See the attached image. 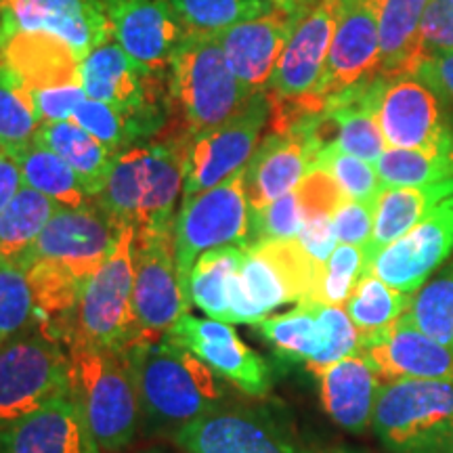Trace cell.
Masks as SVG:
<instances>
[{
  "label": "cell",
  "mask_w": 453,
  "mask_h": 453,
  "mask_svg": "<svg viewBox=\"0 0 453 453\" xmlns=\"http://www.w3.org/2000/svg\"><path fill=\"white\" fill-rule=\"evenodd\" d=\"M376 118L388 150H422L453 139L437 95L407 73H378Z\"/></svg>",
  "instance_id": "cell-16"
},
{
  "label": "cell",
  "mask_w": 453,
  "mask_h": 453,
  "mask_svg": "<svg viewBox=\"0 0 453 453\" xmlns=\"http://www.w3.org/2000/svg\"><path fill=\"white\" fill-rule=\"evenodd\" d=\"M0 453H101V447L70 388L0 428Z\"/></svg>",
  "instance_id": "cell-24"
},
{
  "label": "cell",
  "mask_w": 453,
  "mask_h": 453,
  "mask_svg": "<svg viewBox=\"0 0 453 453\" xmlns=\"http://www.w3.org/2000/svg\"><path fill=\"white\" fill-rule=\"evenodd\" d=\"M324 269L296 237L250 243L229 281V324L257 326L283 304L315 303Z\"/></svg>",
  "instance_id": "cell-5"
},
{
  "label": "cell",
  "mask_w": 453,
  "mask_h": 453,
  "mask_svg": "<svg viewBox=\"0 0 453 453\" xmlns=\"http://www.w3.org/2000/svg\"><path fill=\"white\" fill-rule=\"evenodd\" d=\"M453 254V196L441 202L405 235L382 248L370 271L395 290L413 294Z\"/></svg>",
  "instance_id": "cell-19"
},
{
  "label": "cell",
  "mask_w": 453,
  "mask_h": 453,
  "mask_svg": "<svg viewBox=\"0 0 453 453\" xmlns=\"http://www.w3.org/2000/svg\"><path fill=\"white\" fill-rule=\"evenodd\" d=\"M120 231L95 200L82 208H59L17 265L21 269L47 265L87 283L110 257Z\"/></svg>",
  "instance_id": "cell-11"
},
{
  "label": "cell",
  "mask_w": 453,
  "mask_h": 453,
  "mask_svg": "<svg viewBox=\"0 0 453 453\" xmlns=\"http://www.w3.org/2000/svg\"><path fill=\"white\" fill-rule=\"evenodd\" d=\"M67 357L72 393L82 405L101 451L124 449L137 437L143 420L127 355L72 332Z\"/></svg>",
  "instance_id": "cell-4"
},
{
  "label": "cell",
  "mask_w": 453,
  "mask_h": 453,
  "mask_svg": "<svg viewBox=\"0 0 453 453\" xmlns=\"http://www.w3.org/2000/svg\"><path fill=\"white\" fill-rule=\"evenodd\" d=\"M36 128L38 118L30 90L21 87L0 59V147L17 157L27 145H32Z\"/></svg>",
  "instance_id": "cell-39"
},
{
  "label": "cell",
  "mask_w": 453,
  "mask_h": 453,
  "mask_svg": "<svg viewBox=\"0 0 453 453\" xmlns=\"http://www.w3.org/2000/svg\"><path fill=\"white\" fill-rule=\"evenodd\" d=\"M124 355L139 395L141 416L150 426L177 433L223 405L217 373L168 338L139 340Z\"/></svg>",
  "instance_id": "cell-1"
},
{
  "label": "cell",
  "mask_w": 453,
  "mask_h": 453,
  "mask_svg": "<svg viewBox=\"0 0 453 453\" xmlns=\"http://www.w3.org/2000/svg\"><path fill=\"white\" fill-rule=\"evenodd\" d=\"M30 97L34 110H36L38 127H41V124L59 122L72 118L76 107L87 99V93H84L81 82H72L64 84V87L32 90Z\"/></svg>",
  "instance_id": "cell-47"
},
{
  "label": "cell",
  "mask_w": 453,
  "mask_h": 453,
  "mask_svg": "<svg viewBox=\"0 0 453 453\" xmlns=\"http://www.w3.org/2000/svg\"><path fill=\"white\" fill-rule=\"evenodd\" d=\"M365 273L367 267L364 248L350 246V243H338L336 250L332 252V257L326 263L315 303L342 307L350 294H353L357 281Z\"/></svg>",
  "instance_id": "cell-42"
},
{
  "label": "cell",
  "mask_w": 453,
  "mask_h": 453,
  "mask_svg": "<svg viewBox=\"0 0 453 453\" xmlns=\"http://www.w3.org/2000/svg\"><path fill=\"white\" fill-rule=\"evenodd\" d=\"M430 0H373L380 36L382 76H411L420 61L418 30Z\"/></svg>",
  "instance_id": "cell-30"
},
{
  "label": "cell",
  "mask_w": 453,
  "mask_h": 453,
  "mask_svg": "<svg viewBox=\"0 0 453 453\" xmlns=\"http://www.w3.org/2000/svg\"><path fill=\"white\" fill-rule=\"evenodd\" d=\"M372 428L390 453H453V380L382 384Z\"/></svg>",
  "instance_id": "cell-6"
},
{
  "label": "cell",
  "mask_w": 453,
  "mask_h": 453,
  "mask_svg": "<svg viewBox=\"0 0 453 453\" xmlns=\"http://www.w3.org/2000/svg\"><path fill=\"white\" fill-rule=\"evenodd\" d=\"M410 303L411 294L395 290L380 277L365 273L357 281L353 294L344 303V311L359 330V336H370L405 315Z\"/></svg>",
  "instance_id": "cell-35"
},
{
  "label": "cell",
  "mask_w": 453,
  "mask_h": 453,
  "mask_svg": "<svg viewBox=\"0 0 453 453\" xmlns=\"http://www.w3.org/2000/svg\"><path fill=\"white\" fill-rule=\"evenodd\" d=\"M173 226L137 231L133 292L137 342L162 338L191 309L177 267Z\"/></svg>",
  "instance_id": "cell-12"
},
{
  "label": "cell",
  "mask_w": 453,
  "mask_h": 453,
  "mask_svg": "<svg viewBox=\"0 0 453 453\" xmlns=\"http://www.w3.org/2000/svg\"><path fill=\"white\" fill-rule=\"evenodd\" d=\"M271 118V104L257 93L234 120L197 134L187 143L183 197L212 189L246 168Z\"/></svg>",
  "instance_id": "cell-15"
},
{
  "label": "cell",
  "mask_w": 453,
  "mask_h": 453,
  "mask_svg": "<svg viewBox=\"0 0 453 453\" xmlns=\"http://www.w3.org/2000/svg\"><path fill=\"white\" fill-rule=\"evenodd\" d=\"M170 120L160 137L189 143L197 134L219 128L250 104V93L226 65L219 36L189 34L168 70Z\"/></svg>",
  "instance_id": "cell-2"
},
{
  "label": "cell",
  "mask_w": 453,
  "mask_h": 453,
  "mask_svg": "<svg viewBox=\"0 0 453 453\" xmlns=\"http://www.w3.org/2000/svg\"><path fill=\"white\" fill-rule=\"evenodd\" d=\"M315 378L319 380L324 410L338 426L350 433H364L372 426L373 407L384 382L364 355L344 357L317 372Z\"/></svg>",
  "instance_id": "cell-26"
},
{
  "label": "cell",
  "mask_w": 453,
  "mask_h": 453,
  "mask_svg": "<svg viewBox=\"0 0 453 453\" xmlns=\"http://www.w3.org/2000/svg\"><path fill=\"white\" fill-rule=\"evenodd\" d=\"M70 120L99 139L116 156H120L128 147L156 139L154 130L137 116L95 99H84Z\"/></svg>",
  "instance_id": "cell-36"
},
{
  "label": "cell",
  "mask_w": 453,
  "mask_h": 453,
  "mask_svg": "<svg viewBox=\"0 0 453 453\" xmlns=\"http://www.w3.org/2000/svg\"><path fill=\"white\" fill-rule=\"evenodd\" d=\"M380 72V36L373 0H344L336 34L327 53L324 73L313 95L290 110H271V124L294 127L304 118L324 111L326 104L344 90L372 81Z\"/></svg>",
  "instance_id": "cell-7"
},
{
  "label": "cell",
  "mask_w": 453,
  "mask_h": 453,
  "mask_svg": "<svg viewBox=\"0 0 453 453\" xmlns=\"http://www.w3.org/2000/svg\"><path fill=\"white\" fill-rule=\"evenodd\" d=\"M250 203L243 194V170L212 189L183 197L174 217V254L183 281L202 254L250 243Z\"/></svg>",
  "instance_id": "cell-10"
},
{
  "label": "cell",
  "mask_w": 453,
  "mask_h": 453,
  "mask_svg": "<svg viewBox=\"0 0 453 453\" xmlns=\"http://www.w3.org/2000/svg\"><path fill=\"white\" fill-rule=\"evenodd\" d=\"M437 95L443 113L453 130V50L422 57L411 73Z\"/></svg>",
  "instance_id": "cell-46"
},
{
  "label": "cell",
  "mask_w": 453,
  "mask_h": 453,
  "mask_svg": "<svg viewBox=\"0 0 453 453\" xmlns=\"http://www.w3.org/2000/svg\"><path fill=\"white\" fill-rule=\"evenodd\" d=\"M145 453H160V451H145Z\"/></svg>",
  "instance_id": "cell-52"
},
{
  "label": "cell",
  "mask_w": 453,
  "mask_h": 453,
  "mask_svg": "<svg viewBox=\"0 0 453 453\" xmlns=\"http://www.w3.org/2000/svg\"><path fill=\"white\" fill-rule=\"evenodd\" d=\"M36 324V300L26 269L13 260H0V344Z\"/></svg>",
  "instance_id": "cell-40"
},
{
  "label": "cell",
  "mask_w": 453,
  "mask_h": 453,
  "mask_svg": "<svg viewBox=\"0 0 453 453\" xmlns=\"http://www.w3.org/2000/svg\"><path fill=\"white\" fill-rule=\"evenodd\" d=\"M250 212V243L294 240L303 229V225L307 223V214H304L303 202H300L296 189L281 196L280 200L271 202L269 206Z\"/></svg>",
  "instance_id": "cell-43"
},
{
  "label": "cell",
  "mask_w": 453,
  "mask_h": 453,
  "mask_svg": "<svg viewBox=\"0 0 453 453\" xmlns=\"http://www.w3.org/2000/svg\"><path fill=\"white\" fill-rule=\"evenodd\" d=\"M13 32H47L84 59L111 41L104 0H0V42Z\"/></svg>",
  "instance_id": "cell-17"
},
{
  "label": "cell",
  "mask_w": 453,
  "mask_h": 453,
  "mask_svg": "<svg viewBox=\"0 0 453 453\" xmlns=\"http://www.w3.org/2000/svg\"><path fill=\"white\" fill-rule=\"evenodd\" d=\"M15 160L21 168L24 185L49 196L59 206L82 208L88 202H93V197H88L84 191L81 179L70 168V164L61 160L55 151L47 150V147L36 143L27 145Z\"/></svg>",
  "instance_id": "cell-34"
},
{
  "label": "cell",
  "mask_w": 453,
  "mask_h": 453,
  "mask_svg": "<svg viewBox=\"0 0 453 453\" xmlns=\"http://www.w3.org/2000/svg\"><path fill=\"white\" fill-rule=\"evenodd\" d=\"M170 4L185 30L197 36H219L275 7L271 0H170Z\"/></svg>",
  "instance_id": "cell-37"
},
{
  "label": "cell",
  "mask_w": 453,
  "mask_h": 453,
  "mask_svg": "<svg viewBox=\"0 0 453 453\" xmlns=\"http://www.w3.org/2000/svg\"><path fill=\"white\" fill-rule=\"evenodd\" d=\"M296 240L311 258H315L319 265H326L327 258L332 257V252L336 250L338 246V237L336 229H334L332 217L309 219L307 223L303 225V229H300Z\"/></svg>",
  "instance_id": "cell-48"
},
{
  "label": "cell",
  "mask_w": 453,
  "mask_h": 453,
  "mask_svg": "<svg viewBox=\"0 0 453 453\" xmlns=\"http://www.w3.org/2000/svg\"><path fill=\"white\" fill-rule=\"evenodd\" d=\"M344 0H311L296 15L290 41L280 57L267 95L271 110H290L307 101L319 84Z\"/></svg>",
  "instance_id": "cell-14"
},
{
  "label": "cell",
  "mask_w": 453,
  "mask_h": 453,
  "mask_svg": "<svg viewBox=\"0 0 453 453\" xmlns=\"http://www.w3.org/2000/svg\"><path fill=\"white\" fill-rule=\"evenodd\" d=\"M407 315L426 336L453 347V258L411 294Z\"/></svg>",
  "instance_id": "cell-38"
},
{
  "label": "cell",
  "mask_w": 453,
  "mask_h": 453,
  "mask_svg": "<svg viewBox=\"0 0 453 453\" xmlns=\"http://www.w3.org/2000/svg\"><path fill=\"white\" fill-rule=\"evenodd\" d=\"M21 187H24V177H21L19 164L0 147V212L7 208V203L13 200Z\"/></svg>",
  "instance_id": "cell-49"
},
{
  "label": "cell",
  "mask_w": 453,
  "mask_h": 453,
  "mask_svg": "<svg viewBox=\"0 0 453 453\" xmlns=\"http://www.w3.org/2000/svg\"><path fill=\"white\" fill-rule=\"evenodd\" d=\"M55 200L24 185L0 212V260L17 263L59 211Z\"/></svg>",
  "instance_id": "cell-32"
},
{
  "label": "cell",
  "mask_w": 453,
  "mask_h": 453,
  "mask_svg": "<svg viewBox=\"0 0 453 453\" xmlns=\"http://www.w3.org/2000/svg\"><path fill=\"white\" fill-rule=\"evenodd\" d=\"M373 168L384 189L453 179V139L422 150H387L378 157Z\"/></svg>",
  "instance_id": "cell-33"
},
{
  "label": "cell",
  "mask_w": 453,
  "mask_h": 453,
  "mask_svg": "<svg viewBox=\"0 0 453 453\" xmlns=\"http://www.w3.org/2000/svg\"><path fill=\"white\" fill-rule=\"evenodd\" d=\"M418 50L420 59L453 50V0H430L418 30Z\"/></svg>",
  "instance_id": "cell-44"
},
{
  "label": "cell",
  "mask_w": 453,
  "mask_h": 453,
  "mask_svg": "<svg viewBox=\"0 0 453 453\" xmlns=\"http://www.w3.org/2000/svg\"><path fill=\"white\" fill-rule=\"evenodd\" d=\"M357 353L376 367L380 380H453V347L426 336L401 315L382 330L359 338Z\"/></svg>",
  "instance_id": "cell-21"
},
{
  "label": "cell",
  "mask_w": 453,
  "mask_h": 453,
  "mask_svg": "<svg viewBox=\"0 0 453 453\" xmlns=\"http://www.w3.org/2000/svg\"><path fill=\"white\" fill-rule=\"evenodd\" d=\"M317 156L319 147L303 128L269 130L243 168V194L250 211H260L296 189L315 170Z\"/></svg>",
  "instance_id": "cell-23"
},
{
  "label": "cell",
  "mask_w": 453,
  "mask_h": 453,
  "mask_svg": "<svg viewBox=\"0 0 453 453\" xmlns=\"http://www.w3.org/2000/svg\"><path fill=\"white\" fill-rule=\"evenodd\" d=\"M170 342L179 344L203 361L219 378L250 396H263L271 388L267 361L237 336L235 327L225 321L185 313L164 334Z\"/></svg>",
  "instance_id": "cell-18"
},
{
  "label": "cell",
  "mask_w": 453,
  "mask_h": 453,
  "mask_svg": "<svg viewBox=\"0 0 453 453\" xmlns=\"http://www.w3.org/2000/svg\"><path fill=\"white\" fill-rule=\"evenodd\" d=\"M70 388V357L53 334L38 327L0 344V428Z\"/></svg>",
  "instance_id": "cell-9"
},
{
  "label": "cell",
  "mask_w": 453,
  "mask_h": 453,
  "mask_svg": "<svg viewBox=\"0 0 453 453\" xmlns=\"http://www.w3.org/2000/svg\"><path fill=\"white\" fill-rule=\"evenodd\" d=\"M32 143L47 147L70 164V168L81 179L84 191L93 200L105 187L113 160L118 157L99 139L70 120L41 124L34 133Z\"/></svg>",
  "instance_id": "cell-29"
},
{
  "label": "cell",
  "mask_w": 453,
  "mask_h": 453,
  "mask_svg": "<svg viewBox=\"0 0 453 453\" xmlns=\"http://www.w3.org/2000/svg\"><path fill=\"white\" fill-rule=\"evenodd\" d=\"M453 196V179L439 183L418 187H395L384 189L378 197L373 234L365 250V267L370 271L372 260L380 254L382 248L405 235L411 226H416L424 217H428L441 202Z\"/></svg>",
  "instance_id": "cell-28"
},
{
  "label": "cell",
  "mask_w": 453,
  "mask_h": 453,
  "mask_svg": "<svg viewBox=\"0 0 453 453\" xmlns=\"http://www.w3.org/2000/svg\"><path fill=\"white\" fill-rule=\"evenodd\" d=\"M0 59L26 90L81 82V57L47 32H13L0 42Z\"/></svg>",
  "instance_id": "cell-27"
},
{
  "label": "cell",
  "mask_w": 453,
  "mask_h": 453,
  "mask_svg": "<svg viewBox=\"0 0 453 453\" xmlns=\"http://www.w3.org/2000/svg\"><path fill=\"white\" fill-rule=\"evenodd\" d=\"M296 15L273 7L269 13L219 34L226 65L250 93L267 90L283 49L290 41Z\"/></svg>",
  "instance_id": "cell-25"
},
{
  "label": "cell",
  "mask_w": 453,
  "mask_h": 453,
  "mask_svg": "<svg viewBox=\"0 0 453 453\" xmlns=\"http://www.w3.org/2000/svg\"><path fill=\"white\" fill-rule=\"evenodd\" d=\"M378 200L359 202L344 200L338 211L332 214L334 229H336L338 243H350V246L365 248L372 240L373 220H376Z\"/></svg>",
  "instance_id": "cell-45"
},
{
  "label": "cell",
  "mask_w": 453,
  "mask_h": 453,
  "mask_svg": "<svg viewBox=\"0 0 453 453\" xmlns=\"http://www.w3.org/2000/svg\"><path fill=\"white\" fill-rule=\"evenodd\" d=\"M134 240L137 229L122 226L110 257L84 283L73 313V334L120 353L137 342V319L133 307Z\"/></svg>",
  "instance_id": "cell-8"
},
{
  "label": "cell",
  "mask_w": 453,
  "mask_h": 453,
  "mask_svg": "<svg viewBox=\"0 0 453 453\" xmlns=\"http://www.w3.org/2000/svg\"><path fill=\"white\" fill-rule=\"evenodd\" d=\"M111 36L145 70L164 73L189 32L170 0H104Z\"/></svg>",
  "instance_id": "cell-22"
},
{
  "label": "cell",
  "mask_w": 453,
  "mask_h": 453,
  "mask_svg": "<svg viewBox=\"0 0 453 453\" xmlns=\"http://www.w3.org/2000/svg\"><path fill=\"white\" fill-rule=\"evenodd\" d=\"M326 453H350L347 449H332V451H326Z\"/></svg>",
  "instance_id": "cell-51"
},
{
  "label": "cell",
  "mask_w": 453,
  "mask_h": 453,
  "mask_svg": "<svg viewBox=\"0 0 453 453\" xmlns=\"http://www.w3.org/2000/svg\"><path fill=\"white\" fill-rule=\"evenodd\" d=\"M185 141L174 137L128 147L113 160L95 202L120 226L145 231L174 225L185 185Z\"/></svg>",
  "instance_id": "cell-3"
},
{
  "label": "cell",
  "mask_w": 453,
  "mask_h": 453,
  "mask_svg": "<svg viewBox=\"0 0 453 453\" xmlns=\"http://www.w3.org/2000/svg\"><path fill=\"white\" fill-rule=\"evenodd\" d=\"M243 248H220L202 254L187 273L185 292L191 307L211 319L229 324V281L242 267Z\"/></svg>",
  "instance_id": "cell-31"
},
{
  "label": "cell",
  "mask_w": 453,
  "mask_h": 453,
  "mask_svg": "<svg viewBox=\"0 0 453 453\" xmlns=\"http://www.w3.org/2000/svg\"><path fill=\"white\" fill-rule=\"evenodd\" d=\"M315 170H326L349 200L372 202L378 200L384 191L382 180L370 162L344 154L336 147H324L319 151Z\"/></svg>",
  "instance_id": "cell-41"
},
{
  "label": "cell",
  "mask_w": 453,
  "mask_h": 453,
  "mask_svg": "<svg viewBox=\"0 0 453 453\" xmlns=\"http://www.w3.org/2000/svg\"><path fill=\"white\" fill-rule=\"evenodd\" d=\"M187 453H307L267 413L219 405L174 433Z\"/></svg>",
  "instance_id": "cell-20"
},
{
  "label": "cell",
  "mask_w": 453,
  "mask_h": 453,
  "mask_svg": "<svg viewBox=\"0 0 453 453\" xmlns=\"http://www.w3.org/2000/svg\"><path fill=\"white\" fill-rule=\"evenodd\" d=\"M257 327L277 357L292 364L303 361L313 376L357 353L361 338L347 311L319 303L296 304L288 313L267 317Z\"/></svg>",
  "instance_id": "cell-13"
},
{
  "label": "cell",
  "mask_w": 453,
  "mask_h": 453,
  "mask_svg": "<svg viewBox=\"0 0 453 453\" xmlns=\"http://www.w3.org/2000/svg\"><path fill=\"white\" fill-rule=\"evenodd\" d=\"M275 7H280L283 11H290V13H298L300 9L307 7L311 0H271Z\"/></svg>",
  "instance_id": "cell-50"
}]
</instances>
